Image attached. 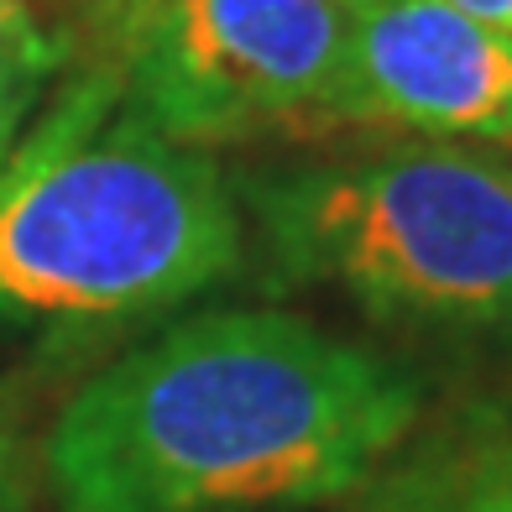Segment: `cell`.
<instances>
[{
  "label": "cell",
  "mask_w": 512,
  "mask_h": 512,
  "mask_svg": "<svg viewBox=\"0 0 512 512\" xmlns=\"http://www.w3.org/2000/svg\"><path fill=\"white\" fill-rule=\"evenodd\" d=\"M413 371L335 330L215 309L100 366L48 434L58 512H293L351 497L418 424Z\"/></svg>",
  "instance_id": "1"
},
{
  "label": "cell",
  "mask_w": 512,
  "mask_h": 512,
  "mask_svg": "<svg viewBox=\"0 0 512 512\" xmlns=\"http://www.w3.org/2000/svg\"><path fill=\"white\" fill-rule=\"evenodd\" d=\"M241 209L204 147L173 142L115 79H84L0 157V319L100 324L241 267Z\"/></svg>",
  "instance_id": "2"
},
{
  "label": "cell",
  "mask_w": 512,
  "mask_h": 512,
  "mask_svg": "<svg viewBox=\"0 0 512 512\" xmlns=\"http://www.w3.org/2000/svg\"><path fill=\"white\" fill-rule=\"evenodd\" d=\"M288 283L429 330L512 324V157L408 142L309 162L251 189Z\"/></svg>",
  "instance_id": "3"
},
{
  "label": "cell",
  "mask_w": 512,
  "mask_h": 512,
  "mask_svg": "<svg viewBox=\"0 0 512 512\" xmlns=\"http://www.w3.org/2000/svg\"><path fill=\"white\" fill-rule=\"evenodd\" d=\"M356 0H152L126 100L189 147L330 121Z\"/></svg>",
  "instance_id": "4"
},
{
  "label": "cell",
  "mask_w": 512,
  "mask_h": 512,
  "mask_svg": "<svg viewBox=\"0 0 512 512\" xmlns=\"http://www.w3.org/2000/svg\"><path fill=\"white\" fill-rule=\"evenodd\" d=\"M324 126L512 136V37L450 0H356Z\"/></svg>",
  "instance_id": "5"
},
{
  "label": "cell",
  "mask_w": 512,
  "mask_h": 512,
  "mask_svg": "<svg viewBox=\"0 0 512 512\" xmlns=\"http://www.w3.org/2000/svg\"><path fill=\"white\" fill-rule=\"evenodd\" d=\"M387 512H512V434L471 439L398 481Z\"/></svg>",
  "instance_id": "6"
},
{
  "label": "cell",
  "mask_w": 512,
  "mask_h": 512,
  "mask_svg": "<svg viewBox=\"0 0 512 512\" xmlns=\"http://www.w3.org/2000/svg\"><path fill=\"white\" fill-rule=\"evenodd\" d=\"M455 11H465V16H476V21H486V27H497V32H507L512 37V0H450Z\"/></svg>",
  "instance_id": "7"
},
{
  "label": "cell",
  "mask_w": 512,
  "mask_h": 512,
  "mask_svg": "<svg viewBox=\"0 0 512 512\" xmlns=\"http://www.w3.org/2000/svg\"><path fill=\"white\" fill-rule=\"evenodd\" d=\"M11 142V84H6V63H0V157Z\"/></svg>",
  "instance_id": "8"
}]
</instances>
